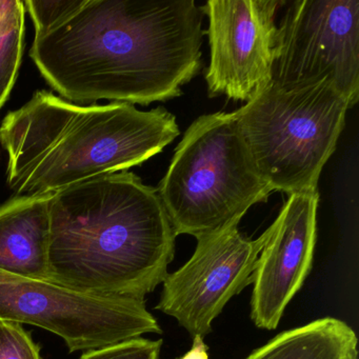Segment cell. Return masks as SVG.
<instances>
[{
  "label": "cell",
  "mask_w": 359,
  "mask_h": 359,
  "mask_svg": "<svg viewBox=\"0 0 359 359\" xmlns=\"http://www.w3.org/2000/svg\"><path fill=\"white\" fill-rule=\"evenodd\" d=\"M203 18L194 0H85L35 35L30 56L69 102L148 106L182 95L201 70Z\"/></svg>",
  "instance_id": "6da1fadb"
},
{
  "label": "cell",
  "mask_w": 359,
  "mask_h": 359,
  "mask_svg": "<svg viewBox=\"0 0 359 359\" xmlns=\"http://www.w3.org/2000/svg\"><path fill=\"white\" fill-rule=\"evenodd\" d=\"M49 281L79 293L144 300L167 278L176 234L156 188L133 172L53 193Z\"/></svg>",
  "instance_id": "7a4b0ae2"
},
{
  "label": "cell",
  "mask_w": 359,
  "mask_h": 359,
  "mask_svg": "<svg viewBox=\"0 0 359 359\" xmlns=\"http://www.w3.org/2000/svg\"><path fill=\"white\" fill-rule=\"evenodd\" d=\"M178 135L176 117L163 107L81 106L45 90L0 125L8 186L16 196L53 194L127 171L163 152Z\"/></svg>",
  "instance_id": "3957f363"
},
{
  "label": "cell",
  "mask_w": 359,
  "mask_h": 359,
  "mask_svg": "<svg viewBox=\"0 0 359 359\" xmlns=\"http://www.w3.org/2000/svg\"><path fill=\"white\" fill-rule=\"evenodd\" d=\"M176 236H211L233 226L271 189L258 173L232 113L203 115L184 132L159 182Z\"/></svg>",
  "instance_id": "277c9868"
},
{
  "label": "cell",
  "mask_w": 359,
  "mask_h": 359,
  "mask_svg": "<svg viewBox=\"0 0 359 359\" xmlns=\"http://www.w3.org/2000/svg\"><path fill=\"white\" fill-rule=\"evenodd\" d=\"M351 107L327 83L281 87L271 81L233 112L241 137L272 192L318 190Z\"/></svg>",
  "instance_id": "5b68a950"
},
{
  "label": "cell",
  "mask_w": 359,
  "mask_h": 359,
  "mask_svg": "<svg viewBox=\"0 0 359 359\" xmlns=\"http://www.w3.org/2000/svg\"><path fill=\"white\" fill-rule=\"evenodd\" d=\"M0 319L60 336L70 353L161 333L144 300L79 293L57 283L0 271Z\"/></svg>",
  "instance_id": "8992f818"
},
{
  "label": "cell",
  "mask_w": 359,
  "mask_h": 359,
  "mask_svg": "<svg viewBox=\"0 0 359 359\" xmlns=\"http://www.w3.org/2000/svg\"><path fill=\"white\" fill-rule=\"evenodd\" d=\"M272 83H327L351 108L359 96L358 0H296L277 26Z\"/></svg>",
  "instance_id": "52a82bcc"
},
{
  "label": "cell",
  "mask_w": 359,
  "mask_h": 359,
  "mask_svg": "<svg viewBox=\"0 0 359 359\" xmlns=\"http://www.w3.org/2000/svg\"><path fill=\"white\" fill-rule=\"evenodd\" d=\"M269 235L270 228L250 239L233 226L197 239L192 257L163 281L156 309L174 317L192 337L205 339L229 300L253 283Z\"/></svg>",
  "instance_id": "ba28073f"
},
{
  "label": "cell",
  "mask_w": 359,
  "mask_h": 359,
  "mask_svg": "<svg viewBox=\"0 0 359 359\" xmlns=\"http://www.w3.org/2000/svg\"><path fill=\"white\" fill-rule=\"evenodd\" d=\"M280 0H209L210 97L249 102L272 81Z\"/></svg>",
  "instance_id": "9c48e42d"
},
{
  "label": "cell",
  "mask_w": 359,
  "mask_h": 359,
  "mask_svg": "<svg viewBox=\"0 0 359 359\" xmlns=\"http://www.w3.org/2000/svg\"><path fill=\"white\" fill-rule=\"evenodd\" d=\"M318 190L289 195L260 252L253 276L251 318L260 329L278 327L311 272L317 238Z\"/></svg>",
  "instance_id": "30bf717a"
},
{
  "label": "cell",
  "mask_w": 359,
  "mask_h": 359,
  "mask_svg": "<svg viewBox=\"0 0 359 359\" xmlns=\"http://www.w3.org/2000/svg\"><path fill=\"white\" fill-rule=\"evenodd\" d=\"M51 196H15L0 207V271L49 281Z\"/></svg>",
  "instance_id": "8fae6325"
},
{
  "label": "cell",
  "mask_w": 359,
  "mask_h": 359,
  "mask_svg": "<svg viewBox=\"0 0 359 359\" xmlns=\"http://www.w3.org/2000/svg\"><path fill=\"white\" fill-rule=\"evenodd\" d=\"M357 337L344 321L318 319L273 338L245 359H348Z\"/></svg>",
  "instance_id": "7c38bea8"
},
{
  "label": "cell",
  "mask_w": 359,
  "mask_h": 359,
  "mask_svg": "<svg viewBox=\"0 0 359 359\" xmlns=\"http://www.w3.org/2000/svg\"><path fill=\"white\" fill-rule=\"evenodd\" d=\"M24 1L0 0V109L15 85L24 53Z\"/></svg>",
  "instance_id": "4fadbf2b"
},
{
  "label": "cell",
  "mask_w": 359,
  "mask_h": 359,
  "mask_svg": "<svg viewBox=\"0 0 359 359\" xmlns=\"http://www.w3.org/2000/svg\"><path fill=\"white\" fill-rule=\"evenodd\" d=\"M0 359H43L41 346L20 323L0 319Z\"/></svg>",
  "instance_id": "5bb4252c"
},
{
  "label": "cell",
  "mask_w": 359,
  "mask_h": 359,
  "mask_svg": "<svg viewBox=\"0 0 359 359\" xmlns=\"http://www.w3.org/2000/svg\"><path fill=\"white\" fill-rule=\"evenodd\" d=\"M83 1L85 0H26L24 5L34 22L35 35H39L77 11Z\"/></svg>",
  "instance_id": "9a60e30c"
},
{
  "label": "cell",
  "mask_w": 359,
  "mask_h": 359,
  "mask_svg": "<svg viewBox=\"0 0 359 359\" xmlns=\"http://www.w3.org/2000/svg\"><path fill=\"white\" fill-rule=\"evenodd\" d=\"M161 339L137 337L86 351L79 359H161Z\"/></svg>",
  "instance_id": "2e32d148"
},
{
  "label": "cell",
  "mask_w": 359,
  "mask_h": 359,
  "mask_svg": "<svg viewBox=\"0 0 359 359\" xmlns=\"http://www.w3.org/2000/svg\"><path fill=\"white\" fill-rule=\"evenodd\" d=\"M178 359H209L208 346L203 341V338H201V336L193 337V344L191 350Z\"/></svg>",
  "instance_id": "e0dca14e"
},
{
  "label": "cell",
  "mask_w": 359,
  "mask_h": 359,
  "mask_svg": "<svg viewBox=\"0 0 359 359\" xmlns=\"http://www.w3.org/2000/svg\"><path fill=\"white\" fill-rule=\"evenodd\" d=\"M348 359H358V350L354 351Z\"/></svg>",
  "instance_id": "ac0fdd59"
}]
</instances>
